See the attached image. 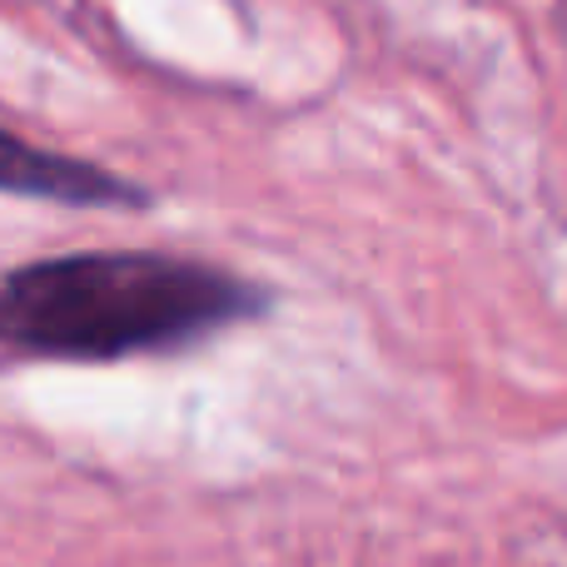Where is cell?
<instances>
[{"mask_svg": "<svg viewBox=\"0 0 567 567\" xmlns=\"http://www.w3.org/2000/svg\"><path fill=\"white\" fill-rule=\"evenodd\" d=\"M255 289L165 255H70L0 279V349L125 359L175 349L255 313Z\"/></svg>", "mask_w": 567, "mask_h": 567, "instance_id": "obj_1", "label": "cell"}, {"mask_svg": "<svg viewBox=\"0 0 567 567\" xmlns=\"http://www.w3.org/2000/svg\"><path fill=\"white\" fill-rule=\"evenodd\" d=\"M0 195L55 199V205H145V195L110 169L50 155V150L25 145L6 130H0Z\"/></svg>", "mask_w": 567, "mask_h": 567, "instance_id": "obj_2", "label": "cell"}]
</instances>
